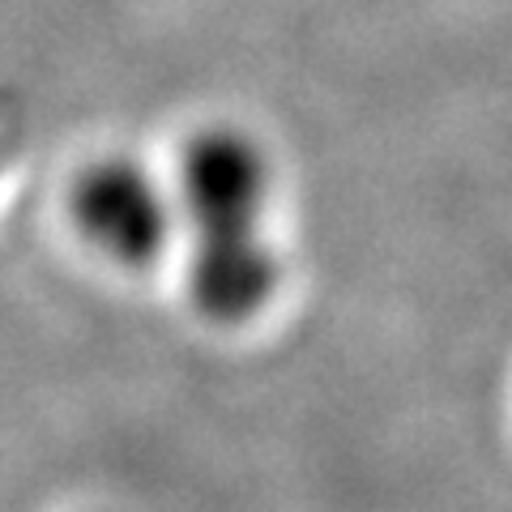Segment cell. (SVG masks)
<instances>
[{"mask_svg": "<svg viewBox=\"0 0 512 512\" xmlns=\"http://www.w3.org/2000/svg\"><path fill=\"white\" fill-rule=\"evenodd\" d=\"M73 222L116 265H150L175 231V197L128 154H107L73 180Z\"/></svg>", "mask_w": 512, "mask_h": 512, "instance_id": "2", "label": "cell"}, {"mask_svg": "<svg viewBox=\"0 0 512 512\" xmlns=\"http://www.w3.org/2000/svg\"><path fill=\"white\" fill-rule=\"evenodd\" d=\"M269 197L274 171L252 133L231 124L192 133L180 154L175 210L188 227V295L210 325H248L278 295Z\"/></svg>", "mask_w": 512, "mask_h": 512, "instance_id": "1", "label": "cell"}]
</instances>
